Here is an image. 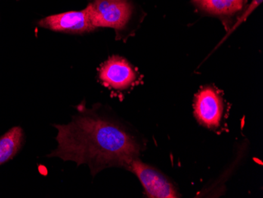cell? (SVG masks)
I'll return each mask as SVG.
<instances>
[{"label": "cell", "instance_id": "3", "mask_svg": "<svg viewBox=\"0 0 263 198\" xmlns=\"http://www.w3.org/2000/svg\"><path fill=\"white\" fill-rule=\"evenodd\" d=\"M127 169L139 178L148 197H179L175 186L164 174L142 162L139 158L132 161Z\"/></svg>", "mask_w": 263, "mask_h": 198}, {"label": "cell", "instance_id": "8", "mask_svg": "<svg viewBox=\"0 0 263 198\" xmlns=\"http://www.w3.org/2000/svg\"><path fill=\"white\" fill-rule=\"evenodd\" d=\"M245 0H194L198 7L214 15L227 16L236 14L243 7Z\"/></svg>", "mask_w": 263, "mask_h": 198}, {"label": "cell", "instance_id": "2", "mask_svg": "<svg viewBox=\"0 0 263 198\" xmlns=\"http://www.w3.org/2000/svg\"><path fill=\"white\" fill-rule=\"evenodd\" d=\"M93 26L123 30L132 17L133 8L128 0H94L88 4Z\"/></svg>", "mask_w": 263, "mask_h": 198}, {"label": "cell", "instance_id": "4", "mask_svg": "<svg viewBox=\"0 0 263 198\" xmlns=\"http://www.w3.org/2000/svg\"><path fill=\"white\" fill-rule=\"evenodd\" d=\"M99 77L103 85L122 91L133 86L137 81V74L124 58L114 56L102 65Z\"/></svg>", "mask_w": 263, "mask_h": 198}, {"label": "cell", "instance_id": "5", "mask_svg": "<svg viewBox=\"0 0 263 198\" xmlns=\"http://www.w3.org/2000/svg\"><path fill=\"white\" fill-rule=\"evenodd\" d=\"M38 25L44 29L65 33L82 34L95 30L88 9L54 14L41 19Z\"/></svg>", "mask_w": 263, "mask_h": 198}, {"label": "cell", "instance_id": "6", "mask_svg": "<svg viewBox=\"0 0 263 198\" xmlns=\"http://www.w3.org/2000/svg\"><path fill=\"white\" fill-rule=\"evenodd\" d=\"M194 111L195 116L201 125L210 129L217 128L222 117V98L214 88H203L196 96Z\"/></svg>", "mask_w": 263, "mask_h": 198}, {"label": "cell", "instance_id": "1", "mask_svg": "<svg viewBox=\"0 0 263 198\" xmlns=\"http://www.w3.org/2000/svg\"><path fill=\"white\" fill-rule=\"evenodd\" d=\"M69 123L54 125L58 146L48 157L87 165L93 175L110 167L128 168L142 146L125 127L82 105Z\"/></svg>", "mask_w": 263, "mask_h": 198}, {"label": "cell", "instance_id": "7", "mask_svg": "<svg viewBox=\"0 0 263 198\" xmlns=\"http://www.w3.org/2000/svg\"><path fill=\"white\" fill-rule=\"evenodd\" d=\"M23 141V130L20 127H13L0 137V165L15 156Z\"/></svg>", "mask_w": 263, "mask_h": 198}]
</instances>
